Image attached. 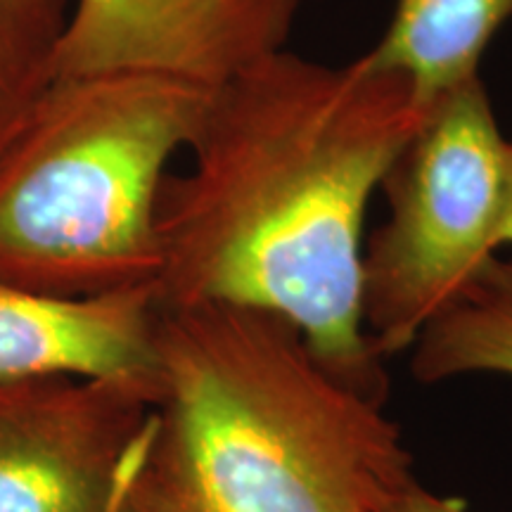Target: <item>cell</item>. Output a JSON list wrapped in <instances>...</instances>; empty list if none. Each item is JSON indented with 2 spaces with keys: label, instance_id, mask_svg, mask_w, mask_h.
<instances>
[{
  "label": "cell",
  "instance_id": "6da1fadb",
  "mask_svg": "<svg viewBox=\"0 0 512 512\" xmlns=\"http://www.w3.org/2000/svg\"><path fill=\"white\" fill-rule=\"evenodd\" d=\"M427 107L366 55L335 67L280 48L211 88L192 169L159 192L157 302L275 313L384 396L361 309L363 226Z\"/></svg>",
  "mask_w": 512,
  "mask_h": 512
},
{
  "label": "cell",
  "instance_id": "7a4b0ae2",
  "mask_svg": "<svg viewBox=\"0 0 512 512\" xmlns=\"http://www.w3.org/2000/svg\"><path fill=\"white\" fill-rule=\"evenodd\" d=\"M159 394L119 512H394L418 484L384 396L275 313L157 302Z\"/></svg>",
  "mask_w": 512,
  "mask_h": 512
},
{
  "label": "cell",
  "instance_id": "3957f363",
  "mask_svg": "<svg viewBox=\"0 0 512 512\" xmlns=\"http://www.w3.org/2000/svg\"><path fill=\"white\" fill-rule=\"evenodd\" d=\"M211 88L150 72L55 76L0 152V283L60 299L155 287L159 192Z\"/></svg>",
  "mask_w": 512,
  "mask_h": 512
},
{
  "label": "cell",
  "instance_id": "277c9868",
  "mask_svg": "<svg viewBox=\"0 0 512 512\" xmlns=\"http://www.w3.org/2000/svg\"><path fill=\"white\" fill-rule=\"evenodd\" d=\"M505 145L482 76L437 95L384 176L389 216L363 245V325L377 356L408 351L496 256Z\"/></svg>",
  "mask_w": 512,
  "mask_h": 512
},
{
  "label": "cell",
  "instance_id": "5b68a950",
  "mask_svg": "<svg viewBox=\"0 0 512 512\" xmlns=\"http://www.w3.org/2000/svg\"><path fill=\"white\" fill-rule=\"evenodd\" d=\"M155 401L138 382L0 377V512H119Z\"/></svg>",
  "mask_w": 512,
  "mask_h": 512
},
{
  "label": "cell",
  "instance_id": "8992f818",
  "mask_svg": "<svg viewBox=\"0 0 512 512\" xmlns=\"http://www.w3.org/2000/svg\"><path fill=\"white\" fill-rule=\"evenodd\" d=\"M294 15L261 0H72L55 76L150 72L219 86L285 48Z\"/></svg>",
  "mask_w": 512,
  "mask_h": 512
},
{
  "label": "cell",
  "instance_id": "52a82bcc",
  "mask_svg": "<svg viewBox=\"0 0 512 512\" xmlns=\"http://www.w3.org/2000/svg\"><path fill=\"white\" fill-rule=\"evenodd\" d=\"M155 328V287L60 299L0 283V377H93L159 394Z\"/></svg>",
  "mask_w": 512,
  "mask_h": 512
},
{
  "label": "cell",
  "instance_id": "ba28073f",
  "mask_svg": "<svg viewBox=\"0 0 512 512\" xmlns=\"http://www.w3.org/2000/svg\"><path fill=\"white\" fill-rule=\"evenodd\" d=\"M512 19V0H396L394 15L368 57L413 86L420 102L477 79L479 64Z\"/></svg>",
  "mask_w": 512,
  "mask_h": 512
},
{
  "label": "cell",
  "instance_id": "9c48e42d",
  "mask_svg": "<svg viewBox=\"0 0 512 512\" xmlns=\"http://www.w3.org/2000/svg\"><path fill=\"white\" fill-rule=\"evenodd\" d=\"M408 351L422 384L465 375L512 377V261L491 256Z\"/></svg>",
  "mask_w": 512,
  "mask_h": 512
},
{
  "label": "cell",
  "instance_id": "30bf717a",
  "mask_svg": "<svg viewBox=\"0 0 512 512\" xmlns=\"http://www.w3.org/2000/svg\"><path fill=\"white\" fill-rule=\"evenodd\" d=\"M72 0H0V152L55 79Z\"/></svg>",
  "mask_w": 512,
  "mask_h": 512
},
{
  "label": "cell",
  "instance_id": "8fae6325",
  "mask_svg": "<svg viewBox=\"0 0 512 512\" xmlns=\"http://www.w3.org/2000/svg\"><path fill=\"white\" fill-rule=\"evenodd\" d=\"M394 512H470L463 501L456 498H444L432 494L430 489H425L420 482L401 498Z\"/></svg>",
  "mask_w": 512,
  "mask_h": 512
},
{
  "label": "cell",
  "instance_id": "7c38bea8",
  "mask_svg": "<svg viewBox=\"0 0 512 512\" xmlns=\"http://www.w3.org/2000/svg\"><path fill=\"white\" fill-rule=\"evenodd\" d=\"M512 245V138L505 145V188H503V209L501 221L496 230V247Z\"/></svg>",
  "mask_w": 512,
  "mask_h": 512
},
{
  "label": "cell",
  "instance_id": "4fadbf2b",
  "mask_svg": "<svg viewBox=\"0 0 512 512\" xmlns=\"http://www.w3.org/2000/svg\"><path fill=\"white\" fill-rule=\"evenodd\" d=\"M261 3H275V5H290V8H299L302 0H261Z\"/></svg>",
  "mask_w": 512,
  "mask_h": 512
}]
</instances>
